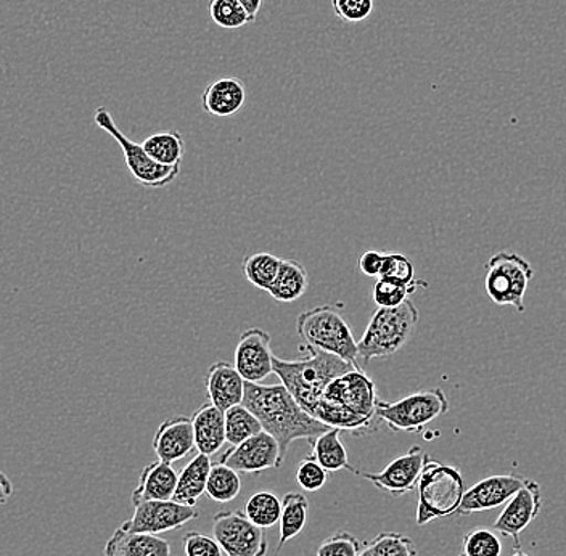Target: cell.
<instances>
[{
  "label": "cell",
  "instance_id": "1",
  "mask_svg": "<svg viewBox=\"0 0 566 556\" xmlns=\"http://www.w3.org/2000/svg\"><path fill=\"white\" fill-rule=\"evenodd\" d=\"M243 403L261 421L265 433L277 439L283 459L293 442L300 439L313 442L331 430V427L307 413L282 382L261 385L247 381Z\"/></svg>",
  "mask_w": 566,
  "mask_h": 556
},
{
  "label": "cell",
  "instance_id": "2",
  "mask_svg": "<svg viewBox=\"0 0 566 556\" xmlns=\"http://www.w3.org/2000/svg\"><path fill=\"white\" fill-rule=\"evenodd\" d=\"M377 406V386L356 367L328 385L311 416L327 427L353 434H367V431L374 430L375 421H380Z\"/></svg>",
  "mask_w": 566,
  "mask_h": 556
},
{
  "label": "cell",
  "instance_id": "3",
  "mask_svg": "<svg viewBox=\"0 0 566 556\" xmlns=\"http://www.w3.org/2000/svg\"><path fill=\"white\" fill-rule=\"evenodd\" d=\"M353 368L356 366L321 350H311L300 360L274 359V374L307 413H313L328 385Z\"/></svg>",
  "mask_w": 566,
  "mask_h": 556
},
{
  "label": "cell",
  "instance_id": "4",
  "mask_svg": "<svg viewBox=\"0 0 566 556\" xmlns=\"http://www.w3.org/2000/svg\"><path fill=\"white\" fill-rule=\"evenodd\" d=\"M296 331L310 353L321 350L359 367V343L354 339L352 327L336 307L325 304L304 311L296 322Z\"/></svg>",
  "mask_w": 566,
  "mask_h": 556
},
{
  "label": "cell",
  "instance_id": "5",
  "mask_svg": "<svg viewBox=\"0 0 566 556\" xmlns=\"http://www.w3.org/2000/svg\"><path fill=\"white\" fill-rule=\"evenodd\" d=\"M417 322L419 310L410 300L395 310L378 307L360 338V359L364 364L374 359H388L409 342Z\"/></svg>",
  "mask_w": 566,
  "mask_h": 556
},
{
  "label": "cell",
  "instance_id": "6",
  "mask_svg": "<svg viewBox=\"0 0 566 556\" xmlns=\"http://www.w3.org/2000/svg\"><path fill=\"white\" fill-rule=\"evenodd\" d=\"M419 505L416 522L419 526L446 518L458 513L465 495V484L458 466L444 465L428 459L422 476H420Z\"/></svg>",
  "mask_w": 566,
  "mask_h": 556
},
{
  "label": "cell",
  "instance_id": "7",
  "mask_svg": "<svg viewBox=\"0 0 566 556\" xmlns=\"http://www.w3.org/2000/svg\"><path fill=\"white\" fill-rule=\"evenodd\" d=\"M448 410L449 400L442 389H428L396 402L378 399L377 417L395 433H422L431 421L446 416Z\"/></svg>",
  "mask_w": 566,
  "mask_h": 556
},
{
  "label": "cell",
  "instance_id": "8",
  "mask_svg": "<svg viewBox=\"0 0 566 556\" xmlns=\"http://www.w3.org/2000/svg\"><path fill=\"white\" fill-rule=\"evenodd\" d=\"M533 277L534 269L525 258L501 251L488 261L484 289L497 306H512L518 313H525V295Z\"/></svg>",
  "mask_w": 566,
  "mask_h": 556
},
{
  "label": "cell",
  "instance_id": "9",
  "mask_svg": "<svg viewBox=\"0 0 566 556\" xmlns=\"http://www.w3.org/2000/svg\"><path fill=\"white\" fill-rule=\"evenodd\" d=\"M95 124L101 127L104 133L112 136L116 144L122 147L124 161H126L127 169L130 176L140 183V186L148 187V189H159V187L169 186L175 182L176 177L179 176L180 166H163L150 155L145 151L144 145L130 140L126 134L116 126L112 113L105 106H98L95 109Z\"/></svg>",
  "mask_w": 566,
  "mask_h": 556
},
{
  "label": "cell",
  "instance_id": "10",
  "mask_svg": "<svg viewBox=\"0 0 566 556\" xmlns=\"http://www.w3.org/2000/svg\"><path fill=\"white\" fill-rule=\"evenodd\" d=\"M212 536L228 556H265L268 537L263 527L247 518L243 512H219L212 518Z\"/></svg>",
  "mask_w": 566,
  "mask_h": 556
},
{
  "label": "cell",
  "instance_id": "11",
  "mask_svg": "<svg viewBox=\"0 0 566 556\" xmlns=\"http://www.w3.org/2000/svg\"><path fill=\"white\" fill-rule=\"evenodd\" d=\"M200 516L197 506L179 504L176 501H150L136 505L133 518L123 523L124 529L133 533L165 534L180 529Z\"/></svg>",
  "mask_w": 566,
  "mask_h": 556
},
{
  "label": "cell",
  "instance_id": "12",
  "mask_svg": "<svg viewBox=\"0 0 566 556\" xmlns=\"http://www.w3.org/2000/svg\"><path fill=\"white\" fill-rule=\"evenodd\" d=\"M430 455L420 445H413L405 455L396 457L380 473H360L357 476L370 481L375 487L392 497H401L419 486L424 465Z\"/></svg>",
  "mask_w": 566,
  "mask_h": 556
},
{
  "label": "cell",
  "instance_id": "13",
  "mask_svg": "<svg viewBox=\"0 0 566 556\" xmlns=\"http://www.w3.org/2000/svg\"><path fill=\"white\" fill-rule=\"evenodd\" d=\"M219 462L239 473H263V471L281 469L285 459L277 439L263 431L247 439L242 444L230 448Z\"/></svg>",
  "mask_w": 566,
  "mask_h": 556
},
{
  "label": "cell",
  "instance_id": "14",
  "mask_svg": "<svg viewBox=\"0 0 566 556\" xmlns=\"http://www.w3.org/2000/svg\"><path fill=\"white\" fill-rule=\"evenodd\" d=\"M271 335L263 328H250L240 335L233 366L248 382H261L274 374Z\"/></svg>",
  "mask_w": 566,
  "mask_h": 556
},
{
  "label": "cell",
  "instance_id": "15",
  "mask_svg": "<svg viewBox=\"0 0 566 556\" xmlns=\"http://www.w3.org/2000/svg\"><path fill=\"white\" fill-rule=\"evenodd\" d=\"M525 483L526 478L515 473L484 478V480L478 481L475 486L465 491L458 515L467 516L504 506L520 489L525 486Z\"/></svg>",
  "mask_w": 566,
  "mask_h": 556
},
{
  "label": "cell",
  "instance_id": "16",
  "mask_svg": "<svg viewBox=\"0 0 566 556\" xmlns=\"http://www.w3.org/2000/svg\"><path fill=\"white\" fill-rule=\"evenodd\" d=\"M543 508L541 487L536 481L526 480L525 486L504 505L501 515L494 523V529L502 536L512 537L515 547L520 548V536L534 520L539 516Z\"/></svg>",
  "mask_w": 566,
  "mask_h": 556
},
{
  "label": "cell",
  "instance_id": "17",
  "mask_svg": "<svg viewBox=\"0 0 566 556\" xmlns=\"http://www.w3.org/2000/svg\"><path fill=\"white\" fill-rule=\"evenodd\" d=\"M197 449L193 421L189 417H172L159 424L154 438V451L158 460L166 463L179 462Z\"/></svg>",
  "mask_w": 566,
  "mask_h": 556
},
{
  "label": "cell",
  "instance_id": "18",
  "mask_svg": "<svg viewBox=\"0 0 566 556\" xmlns=\"http://www.w3.org/2000/svg\"><path fill=\"white\" fill-rule=\"evenodd\" d=\"M205 385H207L208 399L222 412H228L229 409L240 406L245 400V378L239 374L235 366L224 360L212 364L205 378Z\"/></svg>",
  "mask_w": 566,
  "mask_h": 556
},
{
  "label": "cell",
  "instance_id": "19",
  "mask_svg": "<svg viewBox=\"0 0 566 556\" xmlns=\"http://www.w3.org/2000/svg\"><path fill=\"white\" fill-rule=\"evenodd\" d=\"M179 473L172 469L171 463H150L140 471L139 484L133 492L134 506L150 501H172L176 494Z\"/></svg>",
  "mask_w": 566,
  "mask_h": 556
},
{
  "label": "cell",
  "instance_id": "20",
  "mask_svg": "<svg viewBox=\"0 0 566 556\" xmlns=\"http://www.w3.org/2000/svg\"><path fill=\"white\" fill-rule=\"evenodd\" d=\"M247 104V87L237 77H221L212 81L201 95V106L208 115L229 118L237 115Z\"/></svg>",
  "mask_w": 566,
  "mask_h": 556
},
{
  "label": "cell",
  "instance_id": "21",
  "mask_svg": "<svg viewBox=\"0 0 566 556\" xmlns=\"http://www.w3.org/2000/svg\"><path fill=\"white\" fill-rule=\"evenodd\" d=\"M105 556H171V544L157 534L119 527L105 545Z\"/></svg>",
  "mask_w": 566,
  "mask_h": 556
},
{
  "label": "cell",
  "instance_id": "22",
  "mask_svg": "<svg viewBox=\"0 0 566 556\" xmlns=\"http://www.w3.org/2000/svg\"><path fill=\"white\" fill-rule=\"evenodd\" d=\"M195 444L198 453L214 455L228 442L226 436V412L211 402L203 403L193 413Z\"/></svg>",
  "mask_w": 566,
  "mask_h": 556
},
{
  "label": "cell",
  "instance_id": "23",
  "mask_svg": "<svg viewBox=\"0 0 566 556\" xmlns=\"http://www.w3.org/2000/svg\"><path fill=\"white\" fill-rule=\"evenodd\" d=\"M211 466L210 455H205V453L195 455L179 473L172 501L182 505L197 506V502L203 497V494H207Z\"/></svg>",
  "mask_w": 566,
  "mask_h": 556
},
{
  "label": "cell",
  "instance_id": "24",
  "mask_svg": "<svg viewBox=\"0 0 566 556\" xmlns=\"http://www.w3.org/2000/svg\"><path fill=\"white\" fill-rule=\"evenodd\" d=\"M343 431L338 430V428H331L327 433L318 436V438L311 442V445H313V453L311 455L328 473L348 470L349 473L359 474V471L349 463L348 452H346L345 445H343L342 439H339Z\"/></svg>",
  "mask_w": 566,
  "mask_h": 556
},
{
  "label": "cell",
  "instance_id": "25",
  "mask_svg": "<svg viewBox=\"0 0 566 556\" xmlns=\"http://www.w3.org/2000/svg\"><path fill=\"white\" fill-rule=\"evenodd\" d=\"M307 279L306 269L296 260H282L281 271L274 285L269 290V295L283 304L295 303L306 293Z\"/></svg>",
  "mask_w": 566,
  "mask_h": 556
},
{
  "label": "cell",
  "instance_id": "26",
  "mask_svg": "<svg viewBox=\"0 0 566 556\" xmlns=\"http://www.w3.org/2000/svg\"><path fill=\"white\" fill-rule=\"evenodd\" d=\"M310 502L300 492H289L282 501L281 537H279L277 554L286 542L300 536L307 522Z\"/></svg>",
  "mask_w": 566,
  "mask_h": 556
},
{
  "label": "cell",
  "instance_id": "27",
  "mask_svg": "<svg viewBox=\"0 0 566 556\" xmlns=\"http://www.w3.org/2000/svg\"><path fill=\"white\" fill-rule=\"evenodd\" d=\"M142 145L150 158L163 166H180L186 155V141L177 130L151 134Z\"/></svg>",
  "mask_w": 566,
  "mask_h": 556
},
{
  "label": "cell",
  "instance_id": "28",
  "mask_svg": "<svg viewBox=\"0 0 566 556\" xmlns=\"http://www.w3.org/2000/svg\"><path fill=\"white\" fill-rule=\"evenodd\" d=\"M240 491H242V480H240L239 471L230 469L221 462L211 466L207 495L212 502L229 504L233 499L239 497Z\"/></svg>",
  "mask_w": 566,
  "mask_h": 556
},
{
  "label": "cell",
  "instance_id": "29",
  "mask_svg": "<svg viewBox=\"0 0 566 556\" xmlns=\"http://www.w3.org/2000/svg\"><path fill=\"white\" fill-rule=\"evenodd\" d=\"M282 260L272 253H254L243 261V275L251 285L268 292L281 271Z\"/></svg>",
  "mask_w": 566,
  "mask_h": 556
},
{
  "label": "cell",
  "instance_id": "30",
  "mask_svg": "<svg viewBox=\"0 0 566 556\" xmlns=\"http://www.w3.org/2000/svg\"><path fill=\"white\" fill-rule=\"evenodd\" d=\"M264 428L245 403L232 407L226 412V436L230 445H240L247 439L263 433Z\"/></svg>",
  "mask_w": 566,
  "mask_h": 556
},
{
  "label": "cell",
  "instance_id": "31",
  "mask_svg": "<svg viewBox=\"0 0 566 556\" xmlns=\"http://www.w3.org/2000/svg\"><path fill=\"white\" fill-rule=\"evenodd\" d=\"M243 513L251 523L269 529L281 523L282 501L274 492L261 491L248 499Z\"/></svg>",
  "mask_w": 566,
  "mask_h": 556
},
{
  "label": "cell",
  "instance_id": "32",
  "mask_svg": "<svg viewBox=\"0 0 566 556\" xmlns=\"http://www.w3.org/2000/svg\"><path fill=\"white\" fill-rule=\"evenodd\" d=\"M463 555L501 556L502 541L497 531L478 526L463 536Z\"/></svg>",
  "mask_w": 566,
  "mask_h": 556
},
{
  "label": "cell",
  "instance_id": "33",
  "mask_svg": "<svg viewBox=\"0 0 566 556\" xmlns=\"http://www.w3.org/2000/svg\"><path fill=\"white\" fill-rule=\"evenodd\" d=\"M210 15L216 27L224 30H239L251 23L240 0H211Z\"/></svg>",
  "mask_w": 566,
  "mask_h": 556
},
{
  "label": "cell",
  "instance_id": "34",
  "mask_svg": "<svg viewBox=\"0 0 566 556\" xmlns=\"http://www.w3.org/2000/svg\"><path fill=\"white\" fill-rule=\"evenodd\" d=\"M416 290L417 286H409L405 283L395 282V280L381 277L375 282L371 297H374V303L378 307L395 310V307L402 306Z\"/></svg>",
  "mask_w": 566,
  "mask_h": 556
},
{
  "label": "cell",
  "instance_id": "35",
  "mask_svg": "<svg viewBox=\"0 0 566 556\" xmlns=\"http://www.w3.org/2000/svg\"><path fill=\"white\" fill-rule=\"evenodd\" d=\"M371 556H417L413 542L399 533H381L367 544Z\"/></svg>",
  "mask_w": 566,
  "mask_h": 556
},
{
  "label": "cell",
  "instance_id": "36",
  "mask_svg": "<svg viewBox=\"0 0 566 556\" xmlns=\"http://www.w3.org/2000/svg\"><path fill=\"white\" fill-rule=\"evenodd\" d=\"M328 480V471L314 459L313 455L304 457L296 466V483L306 492H317L325 486Z\"/></svg>",
  "mask_w": 566,
  "mask_h": 556
},
{
  "label": "cell",
  "instance_id": "37",
  "mask_svg": "<svg viewBox=\"0 0 566 556\" xmlns=\"http://www.w3.org/2000/svg\"><path fill=\"white\" fill-rule=\"evenodd\" d=\"M363 544L348 531H339L318 545L317 556H359Z\"/></svg>",
  "mask_w": 566,
  "mask_h": 556
},
{
  "label": "cell",
  "instance_id": "38",
  "mask_svg": "<svg viewBox=\"0 0 566 556\" xmlns=\"http://www.w3.org/2000/svg\"><path fill=\"white\" fill-rule=\"evenodd\" d=\"M381 277L395 280V282L405 283L409 286H417L422 283L416 279V269H413L412 262L401 253H387Z\"/></svg>",
  "mask_w": 566,
  "mask_h": 556
},
{
  "label": "cell",
  "instance_id": "39",
  "mask_svg": "<svg viewBox=\"0 0 566 556\" xmlns=\"http://www.w3.org/2000/svg\"><path fill=\"white\" fill-rule=\"evenodd\" d=\"M374 0H332L335 15L345 23H360L374 12Z\"/></svg>",
  "mask_w": 566,
  "mask_h": 556
},
{
  "label": "cell",
  "instance_id": "40",
  "mask_svg": "<svg viewBox=\"0 0 566 556\" xmlns=\"http://www.w3.org/2000/svg\"><path fill=\"white\" fill-rule=\"evenodd\" d=\"M182 547L186 556H224V550L216 537L197 533V531L184 534Z\"/></svg>",
  "mask_w": 566,
  "mask_h": 556
},
{
  "label": "cell",
  "instance_id": "41",
  "mask_svg": "<svg viewBox=\"0 0 566 556\" xmlns=\"http://www.w3.org/2000/svg\"><path fill=\"white\" fill-rule=\"evenodd\" d=\"M385 260H387V254L380 253V251H366L359 258L360 272L366 277L380 279L381 272H384Z\"/></svg>",
  "mask_w": 566,
  "mask_h": 556
},
{
  "label": "cell",
  "instance_id": "42",
  "mask_svg": "<svg viewBox=\"0 0 566 556\" xmlns=\"http://www.w3.org/2000/svg\"><path fill=\"white\" fill-rule=\"evenodd\" d=\"M240 3H242L243 9L247 10L251 23L256 21L258 15H260L261 7H263V0H240Z\"/></svg>",
  "mask_w": 566,
  "mask_h": 556
},
{
  "label": "cell",
  "instance_id": "43",
  "mask_svg": "<svg viewBox=\"0 0 566 556\" xmlns=\"http://www.w3.org/2000/svg\"><path fill=\"white\" fill-rule=\"evenodd\" d=\"M512 556H530V555L525 554V552H523L522 548H515V552H513Z\"/></svg>",
  "mask_w": 566,
  "mask_h": 556
},
{
  "label": "cell",
  "instance_id": "44",
  "mask_svg": "<svg viewBox=\"0 0 566 556\" xmlns=\"http://www.w3.org/2000/svg\"><path fill=\"white\" fill-rule=\"evenodd\" d=\"M359 556H371V552L369 550V547H364V550H363V554H360Z\"/></svg>",
  "mask_w": 566,
  "mask_h": 556
},
{
  "label": "cell",
  "instance_id": "45",
  "mask_svg": "<svg viewBox=\"0 0 566 556\" xmlns=\"http://www.w3.org/2000/svg\"><path fill=\"white\" fill-rule=\"evenodd\" d=\"M460 556H467V555H460Z\"/></svg>",
  "mask_w": 566,
  "mask_h": 556
}]
</instances>
